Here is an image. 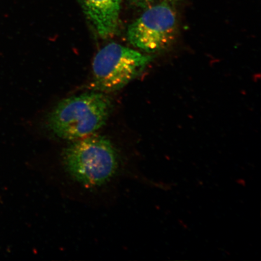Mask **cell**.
<instances>
[{
    "label": "cell",
    "instance_id": "cell-2",
    "mask_svg": "<svg viewBox=\"0 0 261 261\" xmlns=\"http://www.w3.org/2000/svg\"><path fill=\"white\" fill-rule=\"evenodd\" d=\"M112 108L110 98L99 91L66 98L48 114L47 128L59 139L86 138L106 125Z\"/></svg>",
    "mask_w": 261,
    "mask_h": 261
},
{
    "label": "cell",
    "instance_id": "cell-5",
    "mask_svg": "<svg viewBox=\"0 0 261 261\" xmlns=\"http://www.w3.org/2000/svg\"><path fill=\"white\" fill-rule=\"evenodd\" d=\"M94 31L103 39L118 29L122 0H78Z\"/></svg>",
    "mask_w": 261,
    "mask_h": 261
},
{
    "label": "cell",
    "instance_id": "cell-3",
    "mask_svg": "<svg viewBox=\"0 0 261 261\" xmlns=\"http://www.w3.org/2000/svg\"><path fill=\"white\" fill-rule=\"evenodd\" d=\"M152 60L151 55L112 42L94 58L93 89L102 93L121 89L139 76Z\"/></svg>",
    "mask_w": 261,
    "mask_h": 261
},
{
    "label": "cell",
    "instance_id": "cell-4",
    "mask_svg": "<svg viewBox=\"0 0 261 261\" xmlns=\"http://www.w3.org/2000/svg\"><path fill=\"white\" fill-rule=\"evenodd\" d=\"M175 0H162L144 9L130 24L127 39L133 46L147 54L164 50L174 40L177 31Z\"/></svg>",
    "mask_w": 261,
    "mask_h": 261
},
{
    "label": "cell",
    "instance_id": "cell-1",
    "mask_svg": "<svg viewBox=\"0 0 261 261\" xmlns=\"http://www.w3.org/2000/svg\"><path fill=\"white\" fill-rule=\"evenodd\" d=\"M61 160L67 174L87 188L107 184L115 177L120 166L115 145L106 137L95 134L72 141L63 150Z\"/></svg>",
    "mask_w": 261,
    "mask_h": 261
},
{
    "label": "cell",
    "instance_id": "cell-6",
    "mask_svg": "<svg viewBox=\"0 0 261 261\" xmlns=\"http://www.w3.org/2000/svg\"><path fill=\"white\" fill-rule=\"evenodd\" d=\"M130 5L143 10L154 5L162 0H128Z\"/></svg>",
    "mask_w": 261,
    "mask_h": 261
}]
</instances>
